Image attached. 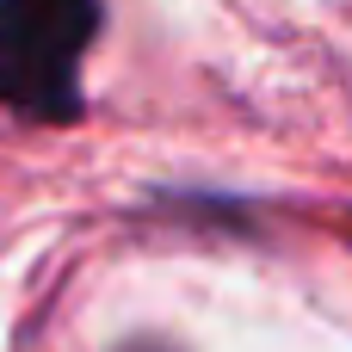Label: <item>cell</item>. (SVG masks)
<instances>
[{"label":"cell","mask_w":352,"mask_h":352,"mask_svg":"<svg viewBox=\"0 0 352 352\" xmlns=\"http://www.w3.org/2000/svg\"><path fill=\"white\" fill-rule=\"evenodd\" d=\"M99 0H0V99L25 118L80 111V56Z\"/></svg>","instance_id":"obj_1"}]
</instances>
